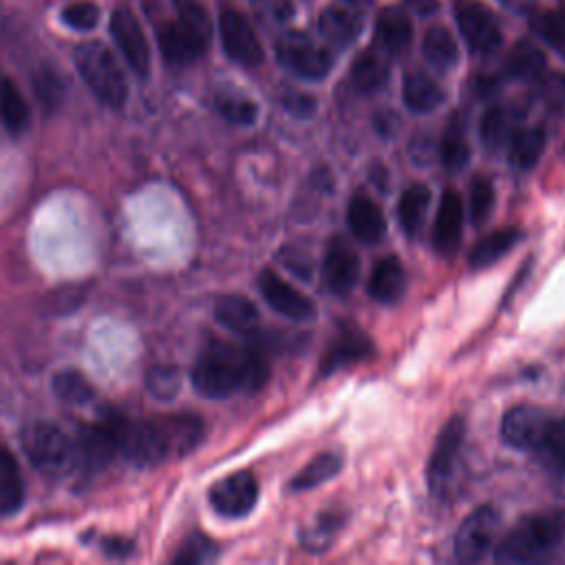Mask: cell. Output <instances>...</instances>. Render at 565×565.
<instances>
[{
  "label": "cell",
  "instance_id": "cell-1",
  "mask_svg": "<svg viewBox=\"0 0 565 565\" xmlns=\"http://www.w3.org/2000/svg\"><path fill=\"white\" fill-rule=\"evenodd\" d=\"M269 377L267 360L256 349L212 340L192 366V384L205 397H227L236 391H258Z\"/></svg>",
  "mask_w": 565,
  "mask_h": 565
},
{
  "label": "cell",
  "instance_id": "cell-50",
  "mask_svg": "<svg viewBox=\"0 0 565 565\" xmlns=\"http://www.w3.org/2000/svg\"><path fill=\"white\" fill-rule=\"evenodd\" d=\"M344 4H351L355 9H362V7H371L375 0H342Z\"/></svg>",
  "mask_w": 565,
  "mask_h": 565
},
{
  "label": "cell",
  "instance_id": "cell-32",
  "mask_svg": "<svg viewBox=\"0 0 565 565\" xmlns=\"http://www.w3.org/2000/svg\"><path fill=\"white\" fill-rule=\"evenodd\" d=\"M539 452L552 470L556 488L565 494V417L552 419Z\"/></svg>",
  "mask_w": 565,
  "mask_h": 565
},
{
  "label": "cell",
  "instance_id": "cell-40",
  "mask_svg": "<svg viewBox=\"0 0 565 565\" xmlns=\"http://www.w3.org/2000/svg\"><path fill=\"white\" fill-rule=\"evenodd\" d=\"M216 110L227 121L238 124V126H249L258 115V108L252 99H247L243 95H234V93H221L216 97Z\"/></svg>",
  "mask_w": 565,
  "mask_h": 565
},
{
  "label": "cell",
  "instance_id": "cell-6",
  "mask_svg": "<svg viewBox=\"0 0 565 565\" xmlns=\"http://www.w3.org/2000/svg\"><path fill=\"white\" fill-rule=\"evenodd\" d=\"M22 448L31 463L46 477H60L77 461L71 437L49 422H33L22 430Z\"/></svg>",
  "mask_w": 565,
  "mask_h": 565
},
{
  "label": "cell",
  "instance_id": "cell-10",
  "mask_svg": "<svg viewBox=\"0 0 565 565\" xmlns=\"http://www.w3.org/2000/svg\"><path fill=\"white\" fill-rule=\"evenodd\" d=\"M124 424L126 422H119V419H104L82 428L75 444L77 461L90 470H99L108 466L110 459L117 452H121L124 428H126Z\"/></svg>",
  "mask_w": 565,
  "mask_h": 565
},
{
  "label": "cell",
  "instance_id": "cell-31",
  "mask_svg": "<svg viewBox=\"0 0 565 565\" xmlns=\"http://www.w3.org/2000/svg\"><path fill=\"white\" fill-rule=\"evenodd\" d=\"M422 53L426 62L439 71H450L459 60V46L450 31L441 24H435L424 33Z\"/></svg>",
  "mask_w": 565,
  "mask_h": 565
},
{
  "label": "cell",
  "instance_id": "cell-20",
  "mask_svg": "<svg viewBox=\"0 0 565 565\" xmlns=\"http://www.w3.org/2000/svg\"><path fill=\"white\" fill-rule=\"evenodd\" d=\"M371 353H373V342L366 338V333L351 324H344L335 335V340L324 351L320 371L329 375L342 366H349L369 358Z\"/></svg>",
  "mask_w": 565,
  "mask_h": 565
},
{
  "label": "cell",
  "instance_id": "cell-39",
  "mask_svg": "<svg viewBox=\"0 0 565 565\" xmlns=\"http://www.w3.org/2000/svg\"><path fill=\"white\" fill-rule=\"evenodd\" d=\"M494 207V185L486 177H477L470 183V194H468V214L475 225H481L490 218Z\"/></svg>",
  "mask_w": 565,
  "mask_h": 565
},
{
  "label": "cell",
  "instance_id": "cell-28",
  "mask_svg": "<svg viewBox=\"0 0 565 565\" xmlns=\"http://www.w3.org/2000/svg\"><path fill=\"white\" fill-rule=\"evenodd\" d=\"M214 316L234 333H249L258 324V311L245 296H223L214 307Z\"/></svg>",
  "mask_w": 565,
  "mask_h": 565
},
{
  "label": "cell",
  "instance_id": "cell-3",
  "mask_svg": "<svg viewBox=\"0 0 565 565\" xmlns=\"http://www.w3.org/2000/svg\"><path fill=\"white\" fill-rule=\"evenodd\" d=\"M177 15L157 26L161 55L172 66L194 64L210 46L212 22L199 0H174Z\"/></svg>",
  "mask_w": 565,
  "mask_h": 565
},
{
  "label": "cell",
  "instance_id": "cell-34",
  "mask_svg": "<svg viewBox=\"0 0 565 565\" xmlns=\"http://www.w3.org/2000/svg\"><path fill=\"white\" fill-rule=\"evenodd\" d=\"M342 468V457L335 452H322L316 459H311L300 472L294 475L289 490L291 492H302L309 488H316L324 481H329L331 477H335Z\"/></svg>",
  "mask_w": 565,
  "mask_h": 565
},
{
  "label": "cell",
  "instance_id": "cell-24",
  "mask_svg": "<svg viewBox=\"0 0 565 565\" xmlns=\"http://www.w3.org/2000/svg\"><path fill=\"white\" fill-rule=\"evenodd\" d=\"M402 97H404V104L408 106V110L424 115V113H433V110H437L441 106L444 90L426 73L411 71V73L404 75Z\"/></svg>",
  "mask_w": 565,
  "mask_h": 565
},
{
  "label": "cell",
  "instance_id": "cell-12",
  "mask_svg": "<svg viewBox=\"0 0 565 565\" xmlns=\"http://www.w3.org/2000/svg\"><path fill=\"white\" fill-rule=\"evenodd\" d=\"M463 437H466L463 419L459 415L450 417L446 422V426L441 428V433L437 435L435 448H433L430 459H428V488H430V492L444 494L446 486L450 483V477H452Z\"/></svg>",
  "mask_w": 565,
  "mask_h": 565
},
{
  "label": "cell",
  "instance_id": "cell-8",
  "mask_svg": "<svg viewBox=\"0 0 565 565\" xmlns=\"http://www.w3.org/2000/svg\"><path fill=\"white\" fill-rule=\"evenodd\" d=\"M276 57L287 71L302 79H322L333 66L331 51L300 31H289L278 38Z\"/></svg>",
  "mask_w": 565,
  "mask_h": 565
},
{
  "label": "cell",
  "instance_id": "cell-22",
  "mask_svg": "<svg viewBox=\"0 0 565 565\" xmlns=\"http://www.w3.org/2000/svg\"><path fill=\"white\" fill-rule=\"evenodd\" d=\"M413 40L411 15L404 7H386L375 18V42L384 53L399 55L408 49Z\"/></svg>",
  "mask_w": 565,
  "mask_h": 565
},
{
  "label": "cell",
  "instance_id": "cell-27",
  "mask_svg": "<svg viewBox=\"0 0 565 565\" xmlns=\"http://www.w3.org/2000/svg\"><path fill=\"white\" fill-rule=\"evenodd\" d=\"M428 205H430V190L424 183H413L402 192L397 203V218L402 230L408 236L422 230L428 214Z\"/></svg>",
  "mask_w": 565,
  "mask_h": 565
},
{
  "label": "cell",
  "instance_id": "cell-7",
  "mask_svg": "<svg viewBox=\"0 0 565 565\" xmlns=\"http://www.w3.org/2000/svg\"><path fill=\"white\" fill-rule=\"evenodd\" d=\"M501 530V514L494 505H479L470 512L455 534V558L459 563H479L494 547Z\"/></svg>",
  "mask_w": 565,
  "mask_h": 565
},
{
  "label": "cell",
  "instance_id": "cell-38",
  "mask_svg": "<svg viewBox=\"0 0 565 565\" xmlns=\"http://www.w3.org/2000/svg\"><path fill=\"white\" fill-rule=\"evenodd\" d=\"M342 525V516L333 514V512H324L320 514L311 525H307L300 534V541L305 545V550L309 552H322L331 545L333 536L338 534Z\"/></svg>",
  "mask_w": 565,
  "mask_h": 565
},
{
  "label": "cell",
  "instance_id": "cell-4",
  "mask_svg": "<svg viewBox=\"0 0 565 565\" xmlns=\"http://www.w3.org/2000/svg\"><path fill=\"white\" fill-rule=\"evenodd\" d=\"M565 534V514L563 512H545L525 516L516 523L494 547L497 563H532L545 556L552 547L561 543Z\"/></svg>",
  "mask_w": 565,
  "mask_h": 565
},
{
  "label": "cell",
  "instance_id": "cell-23",
  "mask_svg": "<svg viewBox=\"0 0 565 565\" xmlns=\"http://www.w3.org/2000/svg\"><path fill=\"white\" fill-rule=\"evenodd\" d=\"M373 300L391 305L399 300L406 291V271L397 256H384L373 265L366 285Z\"/></svg>",
  "mask_w": 565,
  "mask_h": 565
},
{
  "label": "cell",
  "instance_id": "cell-15",
  "mask_svg": "<svg viewBox=\"0 0 565 565\" xmlns=\"http://www.w3.org/2000/svg\"><path fill=\"white\" fill-rule=\"evenodd\" d=\"M256 501H258V481L247 470H241L221 479L210 490L212 508L227 519H238L249 514Z\"/></svg>",
  "mask_w": 565,
  "mask_h": 565
},
{
  "label": "cell",
  "instance_id": "cell-19",
  "mask_svg": "<svg viewBox=\"0 0 565 565\" xmlns=\"http://www.w3.org/2000/svg\"><path fill=\"white\" fill-rule=\"evenodd\" d=\"M347 223L353 236L364 245H375L386 234V218L380 205L364 192H355L347 207Z\"/></svg>",
  "mask_w": 565,
  "mask_h": 565
},
{
  "label": "cell",
  "instance_id": "cell-47",
  "mask_svg": "<svg viewBox=\"0 0 565 565\" xmlns=\"http://www.w3.org/2000/svg\"><path fill=\"white\" fill-rule=\"evenodd\" d=\"M404 4L422 18L435 15L439 11V0H404Z\"/></svg>",
  "mask_w": 565,
  "mask_h": 565
},
{
  "label": "cell",
  "instance_id": "cell-41",
  "mask_svg": "<svg viewBox=\"0 0 565 565\" xmlns=\"http://www.w3.org/2000/svg\"><path fill=\"white\" fill-rule=\"evenodd\" d=\"M534 33L552 46H565V11H543L532 18Z\"/></svg>",
  "mask_w": 565,
  "mask_h": 565
},
{
  "label": "cell",
  "instance_id": "cell-9",
  "mask_svg": "<svg viewBox=\"0 0 565 565\" xmlns=\"http://www.w3.org/2000/svg\"><path fill=\"white\" fill-rule=\"evenodd\" d=\"M455 20L461 38L472 53L488 55L501 46L503 33L499 29V22L483 4L475 0H457Z\"/></svg>",
  "mask_w": 565,
  "mask_h": 565
},
{
  "label": "cell",
  "instance_id": "cell-17",
  "mask_svg": "<svg viewBox=\"0 0 565 565\" xmlns=\"http://www.w3.org/2000/svg\"><path fill=\"white\" fill-rule=\"evenodd\" d=\"M461 234H463V201L457 190L446 188L435 216L433 245L439 254L452 256L459 249Z\"/></svg>",
  "mask_w": 565,
  "mask_h": 565
},
{
  "label": "cell",
  "instance_id": "cell-36",
  "mask_svg": "<svg viewBox=\"0 0 565 565\" xmlns=\"http://www.w3.org/2000/svg\"><path fill=\"white\" fill-rule=\"evenodd\" d=\"M441 163L450 172H459L466 168L470 159V146L463 135V126L459 121H450L444 137H441Z\"/></svg>",
  "mask_w": 565,
  "mask_h": 565
},
{
  "label": "cell",
  "instance_id": "cell-44",
  "mask_svg": "<svg viewBox=\"0 0 565 565\" xmlns=\"http://www.w3.org/2000/svg\"><path fill=\"white\" fill-rule=\"evenodd\" d=\"M216 556V547L212 541H207L205 536H192L181 552L174 556L177 563H203Z\"/></svg>",
  "mask_w": 565,
  "mask_h": 565
},
{
  "label": "cell",
  "instance_id": "cell-37",
  "mask_svg": "<svg viewBox=\"0 0 565 565\" xmlns=\"http://www.w3.org/2000/svg\"><path fill=\"white\" fill-rule=\"evenodd\" d=\"M512 115L505 106H492L481 117V139L490 150H499L512 137Z\"/></svg>",
  "mask_w": 565,
  "mask_h": 565
},
{
  "label": "cell",
  "instance_id": "cell-13",
  "mask_svg": "<svg viewBox=\"0 0 565 565\" xmlns=\"http://www.w3.org/2000/svg\"><path fill=\"white\" fill-rule=\"evenodd\" d=\"M552 417L539 406H512L501 419V437L519 450H539Z\"/></svg>",
  "mask_w": 565,
  "mask_h": 565
},
{
  "label": "cell",
  "instance_id": "cell-43",
  "mask_svg": "<svg viewBox=\"0 0 565 565\" xmlns=\"http://www.w3.org/2000/svg\"><path fill=\"white\" fill-rule=\"evenodd\" d=\"M55 391L68 399V402H84L86 397H90V386L86 384V380L77 373H60L55 377Z\"/></svg>",
  "mask_w": 565,
  "mask_h": 565
},
{
  "label": "cell",
  "instance_id": "cell-42",
  "mask_svg": "<svg viewBox=\"0 0 565 565\" xmlns=\"http://www.w3.org/2000/svg\"><path fill=\"white\" fill-rule=\"evenodd\" d=\"M99 18H102L99 7L90 0H75L62 9L64 24H68L71 29H77V31L95 29Z\"/></svg>",
  "mask_w": 565,
  "mask_h": 565
},
{
  "label": "cell",
  "instance_id": "cell-33",
  "mask_svg": "<svg viewBox=\"0 0 565 565\" xmlns=\"http://www.w3.org/2000/svg\"><path fill=\"white\" fill-rule=\"evenodd\" d=\"M24 488L13 455L0 446V514H11L22 505Z\"/></svg>",
  "mask_w": 565,
  "mask_h": 565
},
{
  "label": "cell",
  "instance_id": "cell-51",
  "mask_svg": "<svg viewBox=\"0 0 565 565\" xmlns=\"http://www.w3.org/2000/svg\"><path fill=\"white\" fill-rule=\"evenodd\" d=\"M563 2H565V0H563Z\"/></svg>",
  "mask_w": 565,
  "mask_h": 565
},
{
  "label": "cell",
  "instance_id": "cell-26",
  "mask_svg": "<svg viewBox=\"0 0 565 565\" xmlns=\"http://www.w3.org/2000/svg\"><path fill=\"white\" fill-rule=\"evenodd\" d=\"M545 150V130L541 126L514 130L508 139V159L519 170H530L536 166Z\"/></svg>",
  "mask_w": 565,
  "mask_h": 565
},
{
  "label": "cell",
  "instance_id": "cell-49",
  "mask_svg": "<svg viewBox=\"0 0 565 565\" xmlns=\"http://www.w3.org/2000/svg\"><path fill=\"white\" fill-rule=\"evenodd\" d=\"M499 2L514 13H527L536 7V0H499Z\"/></svg>",
  "mask_w": 565,
  "mask_h": 565
},
{
  "label": "cell",
  "instance_id": "cell-35",
  "mask_svg": "<svg viewBox=\"0 0 565 565\" xmlns=\"http://www.w3.org/2000/svg\"><path fill=\"white\" fill-rule=\"evenodd\" d=\"M0 121L11 132H22L29 126V106L9 77H0Z\"/></svg>",
  "mask_w": 565,
  "mask_h": 565
},
{
  "label": "cell",
  "instance_id": "cell-18",
  "mask_svg": "<svg viewBox=\"0 0 565 565\" xmlns=\"http://www.w3.org/2000/svg\"><path fill=\"white\" fill-rule=\"evenodd\" d=\"M322 274H324L327 287L333 294L344 296L358 285L360 258L342 238H333L327 254H324Z\"/></svg>",
  "mask_w": 565,
  "mask_h": 565
},
{
  "label": "cell",
  "instance_id": "cell-46",
  "mask_svg": "<svg viewBox=\"0 0 565 565\" xmlns=\"http://www.w3.org/2000/svg\"><path fill=\"white\" fill-rule=\"evenodd\" d=\"M285 110H289L296 117H309L316 110V99L300 90H285L280 97Z\"/></svg>",
  "mask_w": 565,
  "mask_h": 565
},
{
  "label": "cell",
  "instance_id": "cell-29",
  "mask_svg": "<svg viewBox=\"0 0 565 565\" xmlns=\"http://www.w3.org/2000/svg\"><path fill=\"white\" fill-rule=\"evenodd\" d=\"M545 53L530 40H519L505 57V73L514 79H534L545 71Z\"/></svg>",
  "mask_w": 565,
  "mask_h": 565
},
{
  "label": "cell",
  "instance_id": "cell-48",
  "mask_svg": "<svg viewBox=\"0 0 565 565\" xmlns=\"http://www.w3.org/2000/svg\"><path fill=\"white\" fill-rule=\"evenodd\" d=\"M104 550H106L108 554L124 556V554L130 552V543L124 541V539H108V541H104Z\"/></svg>",
  "mask_w": 565,
  "mask_h": 565
},
{
  "label": "cell",
  "instance_id": "cell-25",
  "mask_svg": "<svg viewBox=\"0 0 565 565\" xmlns=\"http://www.w3.org/2000/svg\"><path fill=\"white\" fill-rule=\"evenodd\" d=\"M519 238H521V232L516 227H501V230H494L492 234L479 238L468 256L470 267L483 269V267L494 265L501 256H505L519 243Z\"/></svg>",
  "mask_w": 565,
  "mask_h": 565
},
{
  "label": "cell",
  "instance_id": "cell-14",
  "mask_svg": "<svg viewBox=\"0 0 565 565\" xmlns=\"http://www.w3.org/2000/svg\"><path fill=\"white\" fill-rule=\"evenodd\" d=\"M110 35L119 46L121 55L126 57L128 66L137 75L146 77L150 71V46L139 18L126 7L115 9L110 15Z\"/></svg>",
  "mask_w": 565,
  "mask_h": 565
},
{
  "label": "cell",
  "instance_id": "cell-21",
  "mask_svg": "<svg viewBox=\"0 0 565 565\" xmlns=\"http://www.w3.org/2000/svg\"><path fill=\"white\" fill-rule=\"evenodd\" d=\"M364 29L362 13L351 4H329L318 15V31L338 46H349Z\"/></svg>",
  "mask_w": 565,
  "mask_h": 565
},
{
  "label": "cell",
  "instance_id": "cell-11",
  "mask_svg": "<svg viewBox=\"0 0 565 565\" xmlns=\"http://www.w3.org/2000/svg\"><path fill=\"white\" fill-rule=\"evenodd\" d=\"M218 33L225 55L236 64L256 66L263 62V44L247 15L241 11L223 9L218 15Z\"/></svg>",
  "mask_w": 565,
  "mask_h": 565
},
{
  "label": "cell",
  "instance_id": "cell-45",
  "mask_svg": "<svg viewBox=\"0 0 565 565\" xmlns=\"http://www.w3.org/2000/svg\"><path fill=\"white\" fill-rule=\"evenodd\" d=\"M256 15L269 20V22H289L294 18V4L291 0H249Z\"/></svg>",
  "mask_w": 565,
  "mask_h": 565
},
{
  "label": "cell",
  "instance_id": "cell-5",
  "mask_svg": "<svg viewBox=\"0 0 565 565\" xmlns=\"http://www.w3.org/2000/svg\"><path fill=\"white\" fill-rule=\"evenodd\" d=\"M75 66L90 93L110 108H121L128 97L126 75L113 55V51L102 42H82L75 53Z\"/></svg>",
  "mask_w": 565,
  "mask_h": 565
},
{
  "label": "cell",
  "instance_id": "cell-30",
  "mask_svg": "<svg viewBox=\"0 0 565 565\" xmlns=\"http://www.w3.org/2000/svg\"><path fill=\"white\" fill-rule=\"evenodd\" d=\"M351 82L360 93H375L388 82V62L375 53L364 51L351 64Z\"/></svg>",
  "mask_w": 565,
  "mask_h": 565
},
{
  "label": "cell",
  "instance_id": "cell-16",
  "mask_svg": "<svg viewBox=\"0 0 565 565\" xmlns=\"http://www.w3.org/2000/svg\"><path fill=\"white\" fill-rule=\"evenodd\" d=\"M258 289H260L263 298L267 300V305L289 320L305 322L316 316L313 300L307 298L305 294H300L287 280H282L274 269H263L258 274Z\"/></svg>",
  "mask_w": 565,
  "mask_h": 565
},
{
  "label": "cell",
  "instance_id": "cell-2",
  "mask_svg": "<svg viewBox=\"0 0 565 565\" xmlns=\"http://www.w3.org/2000/svg\"><path fill=\"white\" fill-rule=\"evenodd\" d=\"M203 435L196 415H159L124 428L121 452L137 466H157L190 452Z\"/></svg>",
  "mask_w": 565,
  "mask_h": 565
}]
</instances>
